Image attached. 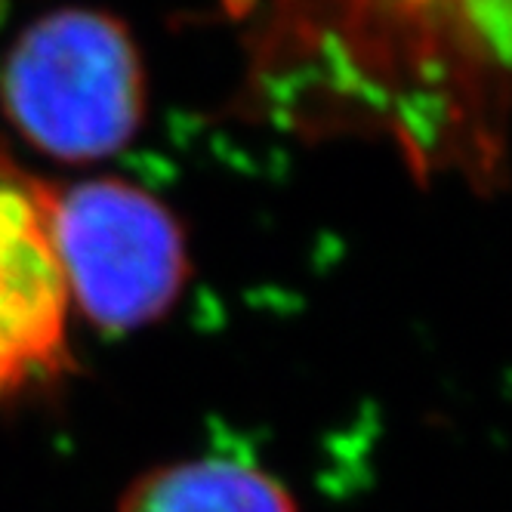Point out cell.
<instances>
[{
  "label": "cell",
  "instance_id": "1",
  "mask_svg": "<svg viewBox=\"0 0 512 512\" xmlns=\"http://www.w3.org/2000/svg\"><path fill=\"white\" fill-rule=\"evenodd\" d=\"M145 65L127 22L93 7L34 19L0 68V108L19 136L62 164L121 152L145 121Z\"/></svg>",
  "mask_w": 512,
  "mask_h": 512
},
{
  "label": "cell",
  "instance_id": "3",
  "mask_svg": "<svg viewBox=\"0 0 512 512\" xmlns=\"http://www.w3.org/2000/svg\"><path fill=\"white\" fill-rule=\"evenodd\" d=\"M47 189L0 173V395L65 358L71 297L47 226Z\"/></svg>",
  "mask_w": 512,
  "mask_h": 512
},
{
  "label": "cell",
  "instance_id": "4",
  "mask_svg": "<svg viewBox=\"0 0 512 512\" xmlns=\"http://www.w3.org/2000/svg\"><path fill=\"white\" fill-rule=\"evenodd\" d=\"M118 512H300L269 472L235 460H186L142 472Z\"/></svg>",
  "mask_w": 512,
  "mask_h": 512
},
{
  "label": "cell",
  "instance_id": "2",
  "mask_svg": "<svg viewBox=\"0 0 512 512\" xmlns=\"http://www.w3.org/2000/svg\"><path fill=\"white\" fill-rule=\"evenodd\" d=\"M47 226L71 303L102 331H136L164 318L189 281L176 213L127 179L47 189Z\"/></svg>",
  "mask_w": 512,
  "mask_h": 512
},
{
  "label": "cell",
  "instance_id": "5",
  "mask_svg": "<svg viewBox=\"0 0 512 512\" xmlns=\"http://www.w3.org/2000/svg\"><path fill=\"white\" fill-rule=\"evenodd\" d=\"M7 7H10V0H0V22H4V16H7Z\"/></svg>",
  "mask_w": 512,
  "mask_h": 512
}]
</instances>
